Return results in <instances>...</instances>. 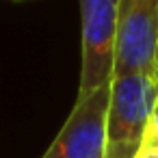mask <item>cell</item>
I'll return each mask as SVG.
<instances>
[{
	"label": "cell",
	"instance_id": "cell-4",
	"mask_svg": "<svg viewBox=\"0 0 158 158\" xmlns=\"http://www.w3.org/2000/svg\"><path fill=\"white\" fill-rule=\"evenodd\" d=\"M110 85L76 100L67 121L41 158H104Z\"/></svg>",
	"mask_w": 158,
	"mask_h": 158
},
{
	"label": "cell",
	"instance_id": "cell-3",
	"mask_svg": "<svg viewBox=\"0 0 158 158\" xmlns=\"http://www.w3.org/2000/svg\"><path fill=\"white\" fill-rule=\"evenodd\" d=\"M123 76H158V0H119L115 78Z\"/></svg>",
	"mask_w": 158,
	"mask_h": 158
},
{
	"label": "cell",
	"instance_id": "cell-5",
	"mask_svg": "<svg viewBox=\"0 0 158 158\" xmlns=\"http://www.w3.org/2000/svg\"><path fill=\"white\" fill-rule=\"evenodd\" d=\"M136 158H158V130L152 123L145 132V139H143V145Z\"/></svg>",
	"mask_w": 158,
	"mask_h": 158
},
{
	"label": "cell",
	"instance_id": "cell-2",
	"mask_svg": "<svg viewBox=\"0 0 158 158\" xmlns=\"http://www.w3.org/2000/svg\"><path fill=\"white\" fill-rule=\"evenodd\" d=\"M119 0H82L80 2V82L78 98H87L115 78Z\"/></svg>",
	"mask_w": 158,
	"mask_h": 158
},
{
	"label": "cell",
	"instance_id": "cell-7",
	"mask_svg": "<svg viewBox=\"0 0 158 158\" xmlns=\"http://www.w3.org/2000/svg\"><path fill=\"white\" fill-rule=\"evenodd\" d=\"M156 78H158V76H156Z\"/></svg>",
	"mask_w": 158,
	"mask_h": 158
},
{
	"label": "cell",
	"instance_id": "cell-6",
	"mask_svg": "<svg viewBox=\"0 0 158 158\" xmlns=\"http://www.w3.org/2000/svg\"><path fill=\"white\" fill-rule=\"evenodd\" d=\"M156 130H158V104H156V108H154V115H152V121H149Z\"/></svg>",
	"mask_w": 158,
	"mask_h": 158
},
{
	"label": "cell",
	"instance_id": "cell-1",
	"mask_svg": "<svg viewBox=\"0 0 158 158\" xmlns=\"http://www.w3.org/2000/svg\"><path fill=\"white\" fill-rule=\"evenodd\" d=\"M158 104V78L123 76L110 82L104 158H136Z\"/></svg>",
	"mask_w": 158,
	"mask_h": 158
}]
</instances>
